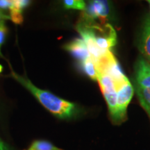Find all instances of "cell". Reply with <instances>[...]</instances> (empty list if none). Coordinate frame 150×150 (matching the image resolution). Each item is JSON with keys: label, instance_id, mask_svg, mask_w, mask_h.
<instances>
[{"label": "cell", "instance_id": "cell-1", "mask_svg": "<svg viewBox=\"0 0 150 150\" xmlns=\"http://www.w3.org/2000/svg\"><path fill=\"white\" fill-rule=\"evenodd\" d=\"M12 76L29 90L46 109L56 117L64 119L70 118L74 115L76 112L74 104L60 98L50 92L38 88L28 79L20 76L13 71H12Z\"/></svg>", "mask_w": 150, "mask_h": 150}, {"label": "cell", "instance_id": "cell-2", "mask_svg": "<svg viewBox=\"0 0 150 150\" xmlns=\"http://www.w3.org/2000/svg\"><path fill=\"white\" fill-rule=\"evenodd\" d=\"M134 95V88L128 78L127 79L117 91V105L116 113L113 122L120 124L125 120L127 115V106L130 103Z\"/></svg>", "mask_w": 150, "mask_h": 150}, {"label": "cell", "instance_id": "cell-3", "mask_svg": "<svg viewBox=\"0 0 150 150\" xmlns=\"http://www.w3.org/2000/svg\"><path fill=\"white\" fill-rule=\"evenodd\" d=\"M95 33L97 45L103 54H106L115 45L117 42V34L115 29L110 24H105L101 28L99 26H91Z\"/></svg>", "mask_w": 150, "mask_h": 150}, {"label": "cell", "instance_id": "cell-4", "mask_svg": "<svg viewBox=\"0 0 150 150\" xmlns=\"http://www.w3.org/2000/svg\"><path fill=\"white\" fill-rule=\"evenodd\" d=\"M77 30L82 39L85 42L90 54L95 61L104 55L105 54H103L97 45L95 33H94L91 26L79 25Z\"/></svg>", "mask_w": 150, "mask_h": 150}, {"label": "cell", "instance_id": "cell-5", "mask_svg": "<svg viewBox=\"0 0 150 150\" xmlns=\"http://www.w3.org/2000/svg\"><path fill=\"white\" fill-rule=\"evenodd\" d=\"M136 85L150 88V64L143 58H139L135 66Z\"/></svg>", "mask_w": 150, "mask_h": 150}, {"label": "cell", "instance_id": "cell-6", "mask_svg": "<svg viewBox=\"0 0 150 150\" xmlns=\"http://www.w3.org/2000/svg\"><path fill=\"white\" fill-rule=\"evenodd\" d=\"M84 17L86 20H94L95 18L105 19L108 15L109 7L105 1H93L86 8Z\"/></svg>", "mask_w": 150, "mask_h": 150}, {"label": "cell", "instance_id": "cell-7", "mask_svg": "<svg viewBox=\"0 0 150 150\" xmlns=\"http://www.w3.org/2000/svg\"><path fill=\"white\" fill-rule=\"evenodd\" d=\"M64 48L76 59L81 62L91 56L87 46L82 38H75L65 45Z\"/></svg>", "mask_w": 150, "mask_h": 150}, {"label": "cell", "instance_id": "cell-8", "mask_svg": "<svg viewBox=\"0 0 150 150\" xmlns=\"http://www.w3.org/2000/svg\"><path fill=\"white\" fill-rule=\"evenodd\" d=\"M139 49L146 61L150 64V15L146 18L142 26Z\"/></svg>", "mask_w": 150, "mask_h": 150}, {"label": "cell", "instance_id": "cell-9", "mask_svg": "<svg viewBox=\"0 0 150 150\" xmlns=\"http://www.w3.org/2000/svg\"><path fill=\"white\" fill-rule=\"evenodd\" d=\"M30 1L27 0H14L10 9V19L15 24H20L23 22L22 10L29 4Z\"/></svg>", "mask_w": 150, "mask_h": 150}, {"label": "cell", "instance_id": "cell-10", "mask_svg": "<svg viewBox=\"0 0 150 150\" xmlns=\"http://www.w3.org/2000/svg\"><path fill=\"white\" fill-rule=\"evenodd\" d=\"M136 92L141 106L150 115V88L136 85Z\"/></svg>", "mask_w": 150, "mask_h": 150}, {"label": "cell", "instance_id": "cell-11", "mask_svg": "<svg viewBox=\"0 0 150 150\" xmlns=\"http://www.w3.org/2000/svg\"><path fill=\"white\" fill-rule=\"evenodd\" d=\"M81 68L84 73L92 80L97 81V73L95 60L91 56L81 62Z\"/></svg>", "mask_w": 150, "mask_h": 150}, {"label": "cell", "instance_id": "cell-12", "mask_svg": "<svg viewBox=\"0 0 150 150\" xmlns=\"http://www.w3.org/2000/svg\"><path fill=\"white\" fill-rule=\"evenodd\" d=\"M28 150H63L55 147L51 142L45 140H35Z\"/></svg>", "mask_w": 150, "mask_h": 150}, {"label": "cell", "instance_id": "cell-13", "mask_svg": "<svg viewBox=\"0 0 150 150\" xmlns=\"http://www.w3.org/2000/svg\"><path fill=\"white\" fill-rule=\"evenodd\" d=\"M63 4L67 9H76V10H85L86 3L82 0H65Z\"/></svg>", "mask_w": 150, "mask_h": 150}, {"label": "cell", "instance_id": "cell-14", "mask_svg": "<svg viewBox=\"0 0 150 150\" xmlns=\"http://www.w3.org/2000/svg\"><path fill=\"white\" fill-rule=\"evenodd\" d=\"M6 33L7 29L4 24V22H1V23H0V56H2L1 53V47L4 44V42Z\"/></svg>", "mask_w": 150, "mask_h": 150}, {"label": "cell", "instance_id": "cell-15", "mask_svg": "<svg viewBox=\"0 0 150 150\" xmlns=\"http://www.w3.org/2000/svg\"><path fill=\"white\" fill-rule=\"evenodd\" d=\"M13 5V1L10 0H0V10H10Z\"/></svg>", "mask_w": 150, "mask_h": 150}, {"label": "cell", "instance_id": "cell-16", "mask_svg": "<svg viewBox=\"0 0 150 150\" xmlns=\"http://www.w3.org/2000/svg\"><path fill=\"white\" fill-rule=\"evenodd\" d=\"M10 19V16H6L5 14H4V13L0 10V23L2 22H4V20H8Z\"/></svg>", "mask_w": 150, "mask_h": 150}, {"label": "cell", "instance_id": "cell-17", "mask_svg": "<svg viewBox=\"0 0 150 150\" xmlns=\"http://www.w3.org/2000/svg\"><path fill=\"white\" fill-rule=\"evenodd\" d=\"M0 150H9L8 147L4 143V142L0 139Z\"/></svg>", "mask_w": 150, "mask_h": 150}, {"label": "cell", "instance_id": "cell-18", "mask_svg": "<svg viewBox=\"0 0 150 150\" xmlns=\"http://www.w3.org/2000/svg\"><path fill=\"white\" fill-rule=\"evenodd\" d=\"M2 70H3V67H2V66H1V65H0V72H1V71H2Z\"/></svg>", "mask_w": 150, "mask_h": 150}, {"label": "cell", "instance_id": "cell-19", "mask_svg": "<svg viewBox=\"0 0 150 150\" xmlns=\"http://www.w3.org/2000/svg\"><path fill=\"white\" fill-rule=\"evenodd\" d=\"M148 2H149V5H150V1H148Z\"/></svg>", "mask_w": 150, "mask_h": 150}]
</instances>
